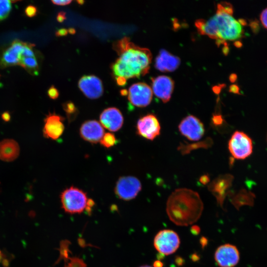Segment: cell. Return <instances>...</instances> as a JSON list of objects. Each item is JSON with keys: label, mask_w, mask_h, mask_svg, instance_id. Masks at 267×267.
<instances>
[{"label": "cell", "mask_w": 267, "mask_h": 267, "mask_svg": "<svg viewBox=\"0 0 267 267\" xmlns=\"http://www.w3.org/2000/svg\"><path fill=\"white\" fill-rule=\"evenodd\" d=\"M113 47L119 55L111 67L115 78L123 77L127 80L148 72L152 54L148 48L136 45L128 37L115 42Z\"/></svg>", "instance_id": "cell-1"}, {"label": "cell", "mask_w": 267, "mask_h": 267, "mask_svg": "<svg viewBox=\"0 0 267 267\" xmlns=\"http://www.w3.org/2000/svg\"><path fill=\"white\" fill-rule=\"evenodd\" d=\"M233 8L227 2L219 3L215 14L207 20L198 19L195 26L198 32L215 39L218 44L234 41L242 36V25L233 16Z\"/></svg>", "instance_id": "cell-2"}, {"label": "cell", "mask_w": 267, "mask_h": 267, "mask_svg": "<svg viewBox=\"0 0 267 267\" xmlns=\"http://www.w3.org/2000/svg\"><path fill=\"white\" fill-rule=\"evenodd\" d=\"M203 204L199 194L191 189L175 190L169 196L166 212L170 220L177 225L187 226L201 217Z\"/></svg>", "instance_id": "cell-3"}, {"label": "cell", "mask_w": 267, "mask_h": 267, "mask_svg": "<svg viewBox=\"0 0 267 267\" xmlns=\"http://www.w3.org/2000/svg\"><path fill=\"white\" fill-rule=\"evenodd\" d=\"M87 194L82 189L70 186L60 194L61 207L68 214H80L86 211L88 202Z\"/></svg>", "instance_id": "cell-4"}, {"label": "cell", "mask_w": 267, "mask_h": 267, "mask_svg": "<svg viewBox=\"0 0 267 267\" xmlns=\"http://www.w3.org/2000/svg\"><path fill=\"white\" fill-rule=\"evenodd\" d=\"M253 147L251 138L244 132L238 131L233 134L228 143L230 154L236 159H244L250 156Z\"/></svg>", "instance_id": "cell-5"}, {"label": "cell", "mask_w": 267, "mask_h": 267, "mask_svg": "<svg viewBox=\"0 0 267 267\" xmlns=\"http://www.w3.org/2000/svg\"><path fill=\"white\" fill-rule=\"evenodd\" d=\"M153 243L155 248L159 253L169 255L178 250L180 245V239L175 231L164 229L157 233Z\"/></svg>", "instance_id": "cell-6"}, {"label": "cell", "mask_w": 267, "mask_h": 267, "mask_svg": "<svg viewBox=\"0 0 267 267\" xmlns=\"http://www.w3.org/2000/svg\"><path fill=\"white\" fill-rule=\"evenodd\" d=\"M141 189L139 180L134 176L119 178L115 184L114 191L117 196L124 201L134 198Z\"/></svg>", "instance_id": "cell-7"}, {"label": "cell", "mask_w": 267, "mask_h": 267, "mask_svg": "<svg viewBox=\"0 0 267 267\" xmlns=\"http://www.w3.org/2000/svg\"><path fill=\"white\" fill-rule=\"evenodd\" d=\"M128 99L134 106L144 107L148 105L152 98V89L144 83L132 85L128 91Z\"/></svg>", "instance_id": "cell-8"}, {"label": "cell", "mask_w": 267, "mask_h": 267, "mask_svg": "<svg viewBox=\"0 0 267 267\" xmlns=\"http://www.w3.org/2000/svg\"><path fill=\"white\" fill-rule=\"evenodd\" d=\"M178 130L183 135L192 141L199 140L205 133L203 123L193 115L187 116L182 120L178 125Z\"/></svg>", "instance_id": "cell-9"}, {"label": "cell", "mask_w": 267, "mask_h": 267, "mask_svg": "<svg viewBox=\"0 0 267 267\" xmlns=\"http://www.w3.org/2000/svg\"><path fill=\"white\" fill-rule=\"evenodd\" d=\"M214 259L220 267H234L239 262V252L235 246L225 244L217 249Z\"/></svg>", "instance_id": "cell-10"}, {"label": "cell", "mask_w": 267, "mask_h": 267, "mask_svg": "<svg viewBox=\"0 0 267 267\" xmlns=\"http://www.w3.org/2000/svg\"><path fill=\"white\" fill-rule=\"evenodd\" d=\"M160 125L157 118L153 114H147L138 120L137 134L145 138L152 140L160 133Z\"/></svg>", "instance_id": "cell-11"}, {"label": "cell", "mask_w": 267, "mask_h": 267, "mask_svg": "<svg viewBox=\"0 0 267 267\" xmlns=\"http://www.w3.org/2000/svg\"><path fill=\"white\" fill-rule=\"evenodd\" d=\"M78 86L84 95L90 99L98 98L103 92L102 81L94 75L83 76L79 81Z\"/></svg>", "instance_id": "cell-12"}, {"label": "cell", "mask_w": 267, "mask_h": 267, "mask_svg": "<svg viewBox=\"0 0 267 267\" xmlns=\"http://www.w3.org/2000/svg\"><path fill=\"white\" fill-rule=\"evenodd\" d=\"M63 118L55 113H49L44 120V135L47 138L56 140L64 131Z\"/></svg>", "instance_id": "cell-13"}, {"label": "cell", "mask_w": 267, "mask_h": 267, "mask_svg": "<svg viewBox=\"0 0 267 267\" xmlns=\"http://www.w3.org/2000/svg\"><path fill=\"white\" fill-rule=\"evenodd\" d=\"M174 87V81L168 76L162 75L152 79V92L164 103L170 100Z\"/></svg>", "instance_id": "cell-14"}, {"label": "cell", "mask_w": 267, "mask_h": 267, "mask_svg": "<svg viewBox=\"0 0 267 267\" xmlns=\"http://www.w3.org/2000/svg\"><path fill=\"white\" fill-rule=\"evenodd\" d=\"M99 120L102 127L111 132L119 130L124 123L122 113L115 107H109L104 109L100 114Z\"/></svg>", "instance_id": "cell-15"}, {"label": "cell", "mask_w": 267, "mask_h": 267, "mask_svg": "<svg viewBox=\"0 0 267 267\" xmlns=\"http://www.w3.org/2000/svg\"><path fill=\"white\" fill-rule=\"evenodd\" d=\"M104 134V129L101 124L94 120L85 121L80 128L81 137L91 143H96L100 141Z\"/></svg>", "instance_id": "cell-16"}, {"label": "cell", "mask_w": 267, "mask_h": 267, "mask_svg": "<svg viewBox=\"0 0 267 267\" xmlns=\"http://www.w3.org/2000/svg\"><path fill=\"white\" fill-rule=\"evenodd\" d=\"M233 177L228 174L220 175L213 180L208 186L209 190L216 197L218 203L222 205L224 198L231 185Z\"/></svg>", "instance_id": "cell-17"}, {"label": "cell", "mask_w": 267, "mask_h": 267, "mask_svg": "<svg viewBox=\"0 0 267 267\" xmlns=\"http://www.w3.org/2000/svg\"><path fill=\"white\" fill-rule=\"evenodd\" d=\"M26 43L16 40L13 41L11 46L7 48L3 53L0 65L2 67L19 65L21 55Z\"/></svg>", "instance_id": "cell-18"}, {"label": "cell", "mask_w": 267, "mask_h": 267, "mask_svg": "<svg viewBox=\"0 0 267 267\" xmlns=\"http://www.w3.org/2000/svg\"><path fill=\"white\" fill-rule=\"evenodd\" d=\"M180 64L179 58L164 49H161L155 60V67L162 72L176 70Z\"/></svg>", "instance_id": "cell-19"}, {"label": "cell", "mask_w": 267, "mask_h": 267, "mask_svg": "<svg viewBox=\"0 0 267 267\" xmlns=\"http://www.w3.org/2000/svg\"><path fill=\"white\" fill-rule=\"evenodd\" d=\"M20 147L15 140L3 139L0 141V160L4 162H11L19 156Z\"/></svg>", "instance_id": "cell-20"}, {"label": "cell", "mask_w": 267, "mask_h": 267, "mask_svg": "<svg viewBox=\"0 0 267 267\" xmlns=\"http://www.w3.org/2000/svg\"><path fill=\"white\" fill-rule=\"evenodd\" d=\"M19 65L25 69L31 74L36 75L39 70V65L35 57H21L19 61Z\"/></svg>", "instance_id": "cell-21"}, {"label": "cell", "mask_w": 267, "mask_h": 267, "mask_svg": "<svg viewBox=\"0 0 267 267\" xmlns=\"http://www.w3.org/2000/svg\"><path fill=\"white\" fill-rule=\"evenodd\" d=\"M63 108L69 119L72 120L77 115L78 109L71 101H67L63 104Z\"/></svg>", "instance_id": "cell-22"}, {"label": "cell", "mask_w": 267, "mask_h": 267, "mask_svg": "<svg viewBox=\"0 0 267 267\" xmlns=\"http://www.w3.org/2000/svg\"><path fill=\"white\" fill-rule=\"evenodd\" d=\"M10 0H0V21L6 18L11 10Z\"/></svg>", "instance_id": "cell-23"}, {"label": "cell", "mask_w": 267, "mask_h": 267, "mask_svg": "<svg viewBox=\"0 0 267 267\" xmlns=\"http://www.w3.org/2000/svg\"><path fill=\"white\" fill-rule=\"evenodd\" d=\"M99 142L103 146L110 148L116 144L117 139L112 133H107L104 134Z\"/></svg>", "instance_id": "cell-24"}, {"label": "cell", "mask_w": 267, "mask_h": 267, "mask_svg": "<svg viewBox=\"0 0 267 267\" xmlns=\"http://www.w3.org/2000/svg\"><path fill=\"white\" fill-rule=\"evenodd\" d=\"M64 267H87V266L82 259L78 257H72L69 258Z\"/></svg>", "instance_id": "cell-25"}, {"label": "cell", "mask_w": 267, "mask_h": 267, "mask_svg": "<svg viewBox=\"0 0 267 267\" xmlns=\"http://www.w3.org/2000/svg\"><path fill=\"white\" fill-rule=\"evenodd\" d=\"M33 45L31 44L26 43L23 48V51L21 55V57H35V53L33 50Z\"/></svg>", "instance_id": "cell-26"}, {"label": "cell", "mask_w": 267, "mask_h": 267, "mask_svg": "<svg viewBox=\"0 0 267 267\" xmlns=\"http://www.w3.org/2000/svg\"><path fill=\"white\" fill-rule=\"evenodd\" d=\"M37 8L33 5H28L25 9V13L29 17H33L37 15Z\"/></svg>", "instance_id": "cell-27"}, {"label": "cell", "mask_w": 267, "mask_h": 267, "mask_svg": "<svg viewBox=\"0 0 267 267\" xmlns=\"http://www.w3.org/2000/svg\"><path fill=\"white\" fill-rule=\"evenodd\" d=\"M47 95L50 98L55 99L59 96V92L54 86H51L47 90Z\"/></svg>", "instance_id": "cell-28"}, {"label": "cell", "mask_w": 267, "mask_h": 267, "mask_svg": "<svg viewBox=\"0 0 267 267\" xmlns=\"http://www.w3.org/2000/svg\"><path fill=\"white\" fill-rule=\"evenodd\" d=\"M260 19L263 25L267 29V8L262 12Z\"/></svg>", "instance_id": "cell-29"}, {"label": "cell", "mask_w": 267, "mask_h": 267, "mask_svg": "<svg viewBox=\"0 0 267 267\" xmlns=\"http://www.w3.org/2000/svg\"><path fill=\"white\" fill-rule=\"evenodd\" d=\"M250 26L251 27V29L252 32L254 33L257 34L259 31L260 25H259V22L257 20H254V21H252L250 23Z\"/></svg>", "instance_id": "cell-30"}, {"label": "cell", "mask_w": 267, "mask_h": 267, "mask_svg": "<svg viewBox=\"0 0 267 267\" xmlns=\"http://www.w3.org/2000/svg\"><path fill=\"white\" fill-rule=\"evenodd\" d=\"M117 84L120 86H124L126 85L127 79L123 77H117L115 78Z\"/></svg>", "instance_id": "cell-31"}, {"label": "cell", "mask_w": 267, "mask_h": 267, "mask_svg": "<svg viewBox=\"0 0 267 267\" xmlns=\"http://www.w3.org/2000/svg\"><path fill=\"white\" fill-rule=\"evenodd\" d=\"M71 0H51V2L56 5H65L69 4L71 2Z\"/></svg>", "instance_id": "cell-32"}, {"label": "cell", "mask_w": 267, "mask_h": 267, "mask_svg": "<svg viewBox=\"0 0 267 267\" xmlns=\"http://www.w3.org/2000/svg\"><path fill=\"white\" fill-rule=\"evenodd\" d=\"M66 19V13L63 11L58 12L56 16V20L59 22H62Z\"/></svg>", "instance_id": "cell-33"}, {"label": "cell", "mask_w": 267, "mask_h": 267, "mask_svg": "<svg viewBox=\"0 0 267 267\" xmlns=\"http://www.w3.org/2000/svg\"><path fill=\"white\" fill-rule=\"evenodd\" d=\"M68 30L65 28L58 29L55 32V35L57 37L66 36L68 34Z\"/></svg>", "instance_id": "cell-34"}, {"label": "cell", "mask_w": 267, "mask_h": 267, "mask_svg": "<svg viewBox=\"0 0 267 267\" xmlns=\"http://www.w3.org/2000/svg\"><path fill=\"white\" fill-rule=\"evenodd\" d=\"M2 119L6 122H9L11 119V116L9 112L5 111L3 112L1 114Z\"/></svg>", "instance_id": "cell-35"}, {"label": "cell", "mask_w": 267, "mask_h": 267, "mask_svg": "<svg viewBox=\"0 0 267 267\" xmlns=\"http://www.w3.org/2000/svg\"><path fill=\"white\" fill-rule=\"evenodd\" d=\"M239 89L238 87L235 85H232L230 87V91L235 93L239 94Z\"/></svg>", "instance_id": "cell-36"}, {"label": "cell", "mask_w": 267, "mask_h": 267, "mask_svg": "<svg viewBox=\"0 0 267 267\" xmlns=\"http://www.w3.org/2000/svg\"><path fill=\"white\" fill-rule=\"evenodd\" d=\"M201 178L200 180L203 183H207L209 181V178L207 176H204Z\"/></svg>", "instance_id": "cell-37"}, {"label": "cell", "mask_w": 267, "mask_h": 267, "mask_svg": "<svg viewBox=\"0 0 267 267\" xmlns=\"http://www.w3.org/2000/svg\"><path fill=\"white\" fill-rule=\"evenodd\" d=\"M162 263L159 261H157L154 263V267H162Z\"/></svg>", "instance_id": "cell-38"}, {"label": "cell", "mask_w": 267, "mask_h": 267, "mask_svg": "<svg viewBox=\"0 0 267 267\" xmlns=\"http://www.w3.org/2000/svg\"><path fill=\"white\" fill-rule=\"evenodd\" d=\"M237 78V76L235 74H232L230 77V80L232 82H234Z\"/></svg>", "instance_id": "cell-39"}, {"label": "cell", "mask_w": 267, "mask_h": 267, "mask_svg": "<svg viewBox=\"0 0 267 267\" xmlns=\"http://www.w3.org/2000/svg\"><path fill=\"white\" fill-rule=\"evenodd\" d=\"M68 32L71 34H74L76 33V30L73 28H70L68 29Z\"/></svg>", "instance_id": "cell-40"}, {"label": "cell", "mask_w": 267, "mask_h": 267, "mask_svg": "<svg viewBox=\"0 0 267 267\" xmlns=\"http://www.w3.org/2000/svg\"><path fill=\"white\" fill-rule=\"evenodd\" d=\"M121 95H127L128 94V91L127 89H122L120 91Z\"/></svg>", "instance_id": "cell-41"}, {"label": "cell", "mask_w": 267, "mask_h": 267, "mask_svg": "<svg viewBox=\"0 0 267 267\" xmlns=\"http://www.w3.org/2000/svg\"><path fill=\"white\" fill-rule=\"evenodd\" d=\"M234 45L237 47H240L242 46V43L239 41H236L234 43Z\"/></svg>", "instance_id": "cell-42"}, {"label": "cell", "mask_w": 267, "mask_h": 267, "mask_svg": "<svg viewBox=\"0 0 267 267\" xmlns=\"http://www.w3.org/2000/svg\"><path fill=\"white\" fill-rule=\"evenodd\" d=\"M238 21L242 26L247 25V23H246V21L245 20H244V19H240V20H238Z\"/></svg>", "instance_id": "cell-43"}, {"label": "cell", "mask_w": 267, "mask_h": 267, "mask_svg": "<svg viewBox=\"0 0 267 267\" xmlns=\"http://www.w3.org/2000/svg\"><path fill=\"white\" fill-rule=\"evenodd\" d=\"M77 1L79 4H83L84 2V0H77Z\"/></svg>", "instance_id": "cell-44"}, {"label": "cell", "mask_w": 267, "mask_h": 267, "mask_svg": "<svg viewBox=\"0 0 267 267\" xmlns=\"http://www.w3.org/2000/svg\"><path fill=\"white\" fill-rule=\"evenodd\" d=\"M139 267H152L149 266L148 265H144V266H141Z\"/></svg>", "instance_id": "cell-45"}, {"label": "cell", "mask_w": 267, "mask_h": 267, "mask_svg": "<svg viewBox=\"0 0 267 267\" xmlns=\"http://www.w3.org/2000/svg\"></svg>", "instance_id": "cell-46"}]
</instances>
